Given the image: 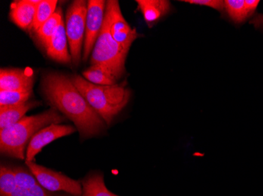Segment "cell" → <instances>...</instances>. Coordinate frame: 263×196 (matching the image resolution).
Listing matches in <instances>:
<instances>
[{
	"instance_id": "obj_3",
	"label": "cell",
	"mask_w": 263,
	"mask_h": 196,
	"mask_svg": "<svg viewBox=\"0 0 263 196\" xmlns=\"http://www.w3.org/2000/svg\"><path fill=\"white\" fill-rule=\"evenodd\" d=\"M70 79L107 125L111 123L129 101L131 91L125 82L110 85H96L78 75L72 76Z\"/></svg>"
},
{
	"instance_id": "obj_10",
	"label": "cell",
	"mask_w": 263,
	"mask_h": 196,
	"mask_svg": "<svg viewBox=\"0 0 263 196\" xmlns=\"http://www.w3.org/2000/svg\"><path fill=\"white\" fill-rule=\"evenodd\" d=\"M42 0H18L10 5V18L17 27L30 30L35 18L36 7Z\"/></svg>"
},
{
	"instance_id": "obj_8",
	"label": "cell",
	"mask_w": 263,
	"mask_h": 196,
	"mask_svg": "<svg viewBox=\"0 0 263 196\" xmlns=\"http://www.w3.org/2000/svg\"><path fill=\"white\" fill-rule=\"evenodd\" d=\"M106 10L110 16V30L112 37L128 52L133 42L139 37V34L136 29L130 27L124 18L118 1H106Z\"/></svg>"
},
{
	"instance_id": "obj_22",
	"label": "cell",
	"mask_w": 263,
	"mask_h": 196,
	"mask_svg": "<svg viewBox=\"0 0 263 196\" xmlns=\"http://www.w3.org/2000/svg\"><path fill=\"white\" fill-rule=\"evenodd\" d=\"M13 170L18 188L29 190L40 185L37 180L30 170H27L23 167H14Z\"/></svg>"
},
{
	"instance_id": "obj_24",
	"label": "cell",
	"mask_w": 263,
	"mask_h": 196,
	"mask_svg": "<svg viewBox=\"0 0 263 196\" xmlns=\"http://www.w3.org/2000/svg\"><path fill=\"white\" fill-rule=\"evenodd\" d=\"M27 191L29 196H52L51 194H48L46 189H44L41 185L34 187Z\"/></svg>"
},
{
	"instance_id": "obj_23",
	"label": "cell",
	"mask_w": 263,
	"mask_h": 196,
	"mask_svg": "<svg viewBox=\"0 0 263 196\" xmlns=\"http://www.w3.org/2000/svg\"><path fill=\"white\" fill-rule=\"evenodd\" d=\"M183 2L189 3L194 5L211 7L220 12L224 10V1L222 0H184Z\"/></svg>"
},
{
	"instance_id": "obj_13",
	"label": "cell",
	"mask_w": 263,
	"mask_h": 196,
	"mask_svg": "<svg viewBox=\"0 0 263 196\" xmlns=\"http://www.w3.org/2000/svg\"><path fill=\"white\" fill-rule=\"evenodd\" d=\"M137 3L149 28L153 27L171 10V2L166 0H137Z\"/></svg>"
},
{
	"instance_id": "obj_1",
	"label": "cell",
	"mask_w": 263,
	"mask_h": 196,
	"mask_svg": "<svg viewBox=\"0 0 263 196\" xmlns=\"http://www.w3.org/2000/svg\"><path fill=\"white\" fill-rule=\"evenodd\" d=\"M41 86L54 108L74 122L82 138H91L104 129V120L77 89L70 78L59 72H49L44 75Z\"/></svg>"
},
{
	"instance_id": "obj_26",
	"label": "cell",
	"mask_w": 263,
	"mask_h": 196,
	"mask_svg": "<svg viewBox=\"0 0 263 196\" xmlns=\"http://www.w3.org/2000/svg\"><path fill=\"white\" fill-rule=\"evenodd\" d=\"M250 23L252 24L255 28H262L263 29V14H258L252 19Z\"/></svg>"
},
{
	"instance_id": "obj_28",
	"label": "cell",
	"mask_w": 263,
	"mask_h": 196,
	"mask_svg": "<svg viewBox=\"0 0 263 196\" xmlns=\"http://www.w3.org/2000/svg\"><path fill=\"white\" fill-rule=\"evenodd\" d=\"M113 196H118V195H117V194H114V193H113Z\"/></svg>"
},
{
	"instance_id": "obj_9",
	"label": "cell",
	"mask_w": 263,
	"mask_h": 196,
	"mask_svg": "<svg viewBox=\"0 0 263 196\" xmlns=\"http://www.w3.org/2000/svg\"><path fill=\"white\" fill-rule=\"evenodd\" d=\"M77 128L66 125L51 124L43 128L32 137L26 149V161H33L41 150L59 138L76 132Z\"/></svg>"
},
{
	"instance_id": "obj_25",
	"label": "cell",
	"mask_w": 263,
	"mask_h": 196,
	"mask_svg": "<svg viewBox=\"0 0 263 196\" xmlns=\"http://www.w3.org/2000/svg\"><path fill=\"white\" fill-rule=\"evenodd\" d=\"M245 2L247 9L252 14L256 10L260 3L258 0H245Z\"/></svg>"
},
{
	"instance_id": "obj_12",
	"label": "cell",
	"mask_w": 263,
	"mask_h": 196,
	"mask_svg": "<svg viewBox=\"0 0 263 196\" xmlns=\"http://www.w3.org/2000/svg\"><path fill=\"white\" fill-rule=\"evenodd\" d=\"M68 43L66 26L64 20H63L46 49L47 56L57 62L70 64L73 61L70 52L68 50Z\"/></svg>"
},
{
	"instance_id": "obj_21",
	"label": "cell",
	"mask_w": 263,
	"mask_h": 196,
	"mask_svg": "<svg viewBox=\"0 0 263 196\" xmlns=\"http://www.w3.org/2000/svg\"><path fill=\"white\" fill-rule=\"evenodd\" d=\"M13 168L1 166L0 168V196H8L17 189Z\"/></svg>"
},
{
	"instance_id": "obj_19",
	"label": "cell",
	"mask_w": 263,
	"mask_h": 196,
	"mask_svg": "<svg viewBox=\"0 0 263 196\" xmlns=\"http://www.w3.org/2000/svg\"><path fill=\"white\" fill-rule=\"evenodd\" d=\"M224 10L235 23H242L252 15L247 9L245 0H226Z\"/></svg>"
},
{
	"instance_id": "obj_7",
	"label": "cell",
	"mask_w": 263,
	"mask_h": 196,
	"mask_svg": "<svg viewBox=\"0 0 263 196\" xmlns=\"http://www.w3.org/2000/svg\"><path fill=\"white\" fill-rule=\"evenodd\" d=\"M106 1L89 0L87 8L86 30L83 60L86 61L92 52L104 21Z\"/></svg>"
},
{
	"instance_id": "obj_5",
	"label": "cell",
	"mask_w": 263,
	"mask_h": 196,
	"mask_svg": "<svg viewBox=\"0 0 263 196\" xmlns=\"http://www.w3.org/2000/svg\"><path fill=\"white\" fill-rule=\"evenodd\" d=\"M87 8L88 1L75 0L66 12V35L72 61L76 66L81 63L83 42H85Z\"/></svg>"
},
{
	"instance_id": "obj_20",
	"label": "cell",
	"mask_w": 263,
	"mask_h": 196,
	"mask_svg": "<svg viewBox=\"0 0 263 196\" xmlns=\"http://www.w3.org/2000/svg\"><path fill=\"white\" fill-rule=\"evenodd\" d=\"M32 93V90L0 91V107L17 105L28 102Z\"/></svg>"
},
{
	"instance_id": "obj_16",
	"label": "cell",
	"mask_w": 263,
	"mask_h": 196,
	"mask_svg": "<svg viewBox=\"0 0 263 196\" xmlns=\"http://www.w3.org/2000/svg\"><path fill=\"white\" fill-rule=\"evenodd\" d=\"M83 196H113L105 185L101 173H94L85 178L81 183Z\"/></svg>"
},
{
	"instance_id": "obj_18",
	"label": "cell",
	"mask_w": 263,
	"mask_h": 196,
	"mask_svg": "<svg viewBox=\"0 0 263 196\" xmlns=\"http://www.w3.org/2000/svg\"><path fill=\"white\" fill-rule=\"evenodd\" d=\"M56 0H42L36 7L35 18L29 32L34 34L54 14L57 7Z\"/></svg>"
},
{
	"instance_id": "obj_15",
	"label": "cell",
	"mask_w": 263,
	"mask_h": 196,
	"mask_svg": "<svg viewBox=\"0 0 263 196\" xmlns=\"http://www.w3.org/2000/svg\"><path fill=\"white\" fill-rule=\"evenodd\" d=\"M63 20V10L59 7L56 9L54 14L35 32V37L37 39L38 42L45 50Z\"/></svg>"
},
{
	"instance_id": "obj_14",
	"label": "cell",
	"mask_w": 263,
	"mask_h": 196,
	"mask_svg": "<svg viewBox=\"0 0 263 196\" xmlns=\"http://www.w3.org/2000/svg\"><path fill=\"white\" fill-rule=\"evenodd\" d=\"M40 105V102L28 101L23 104L0 107V129H5L22 120L30 109Z\"/></svg>"
},
{
	"instance_id": "obj_17",
	"label": "cell",
	"mask_w": 263,
	"mask_h": 196,
	"mask_svg": "<svg viewBox=\"0 0 263 196\" xmlns=\"http://www.w3.org/2000/svg\"><path fill=\"white\" fill-rule=\"evenodd\" d=\"M83 77L96 85H110L118 83V79L110 72L98 64L91 66L83 72Z\"/></svg>"
},
{
	"instance_id": "obj_6",
	"label": "cell",
	"mask_w": 263,
	"mask_h": 196,
	"mask_svg": "<svg viewBox=\"0 0 263 196\" xmlns=\"http://www.w3.org/2000/svg\"><path fill=\"white\" fill-rule=\"evenodd\" d=\"M26 164L44 189L50 191H65L75 196L82 194V185L79 181L36 164L33 161H26Z\"/></svg>"
},
{
	"instance_id": "obj_2",
	"label": "cell",
	"mask_w": 263,
	"mask_h": 196,
	"mask_svg": "<svg viewBox=\"0 0 263 196\" xmlns=\"http://www.w3.org/2000/svg\"><path fill=\"white\" fill-rule=\"evenodd\" d=\"M64 120L54 107L41 114L25 116L15 124L0 129V151L5 156L24 160L29 143L38 131Z\"/></svg>"
},
{
	"instance_id": "obj_4",
	"label": "cell",
	"mask_w": 263,
	"mask_h": 196,
	"mask_svg": "<svg viewBox=\"0 0 263 196\" xmlns=\"http://www.w3.org/2000/svg\"><path fill=\"white\" fill-rule=\"evenodd\" d=\"M128 51L112 37L110 30V16L105 10L104 21L98 39L91 52V64H98L110 72L117 79L125 72V59Z\"/></svg>"
},
{
	"instance_id": "obj_11",
	"label": "cell",
	"mask_w": 263,
	"mask_h": 196,
	"mask_svg": "<svg viewBox=\"0 0 263 196\" xmlns=\"http://www.w3.org/2000/svg\"><path fill=\"white\" fill-rule=\"evenodd\" d=\"M34 78L23 69H2L0 71L1 91L32 90Z\"/></svg>"
},
{
	"instance_id": "obj_27",
	"label": "cell",
	"mask_w": 263,
	"mask_h": 196,
	"mask_svg": "<svg viewBox=\"0 0 263 196\" xmlns=\"http://www.w3.org/2000/svg\"><path fill=\"white\" fill-rule=\"evenodd\" d=\"M8 196H29L27 190L22 189L17 187V189Z\"/></svg>"
}]
</instances>
